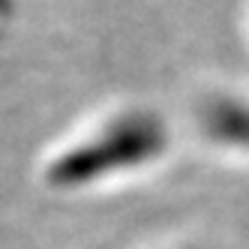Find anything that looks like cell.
Wrapping results in <instances>:
<instances>
[{"label":"cell","instance_id":"cell-1","mask_svg":"<svg viewBox=\"0 0 249 249\" xmlns=\"http://www.w3.org/2000/svg\"><path fill=\"white\" fill-rule=\"evenodd\" d=\"M159 147H162V129H159V123H153L150 117L135 114V117L114 123L93 144L78 147L69 156H63L54 165V171H51V177L63 180V183L87 180V177H96L105 168L138 162V159L156 153Z\"/></svg>","mask_w":249,"mask_h":249},{"label":"cell","instance_id":"cell-2","mask_svg":"<svg viewBox=\"0 0 249 249\" xmlns=\"http://www.w3.org/2000/svg\"><path fill=\"white\" fill-rule=\"evenodd\" d=\"M210 132L225 141H237V144H249V108L234 102H222L210 108Z\"/></svg>","mask_w":249,"mask_h":249},{"label":"cell","instance_id":"cell-3","mask_svg":"<svg viewBox=\"0 0 249 249\" xmlns=\"http://www.w3.org/2000/svg\"><path fill=\"white\" fill-rule=\"evenodd\" d=\"M12 12V0H0V15H9Z\"/></svg>","mask_w":249,"mask_h":249}]
</instances>
